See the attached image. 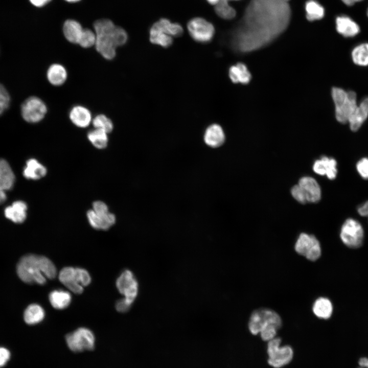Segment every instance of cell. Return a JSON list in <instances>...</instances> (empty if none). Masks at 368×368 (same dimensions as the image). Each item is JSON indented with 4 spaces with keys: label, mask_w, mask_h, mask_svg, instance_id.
<instances>
[{
    "label": "cell",
    "mask_w": 368,
    "mask_h": 368,
    "mask_svg": "<svg viewBox=\"0 0 368 368\" xmlns=\"http://www.w3.org/2000/svg\"><path fill=\"white\" fill-rule=\"evenodd\" d=\"M367 15L368 16V9H367Z\"/></svg>",
    "instance_id": "54"
},
{
    "label": "cell",
    "mask_w": 368,
    "mask_h": 368,
    "mask_svg": "<svg viewBox=\"0 0 368 368\" xmlns=\"http://www.w3.org/2000/svg\"><path fill=\"white\" fill-rule=\"evenodd\" d=\"M131 304L128 302L124 298L118 300L116 304V308L120 312H125L129 310Z\"/></svg>",
    "instance_id": "43"
},
{
    "label": "cell",
    "mask_w": 368,
    "mask_h": 368,
    "mask_svg": "<svg viewBox=\"0 0 368 368\" xmlns=\"http://www.w3.org/2000/svg\"><path fill=\"white\" fill-rule=\"evenodd\" d=\"M220 1V0H206L208 3L214 6L217 4Z\"/></svg>",
    "instance_id": "50"
},
{
    "label": "cell",
    "mask_w": 368,
    "mask_h": 368,
    "mask_svg": "<svg viewBox=\"0 0 368 368\" xmlns=\"http://www.w3.org/2000/svg\"><path fill=\"white\" fill-rule=\"evenodd\" d=\"M92 123L95 128L102 129L107 133L111 132L113 128L111 120L103 114L96 116L93 119Z\"/></svg>",
    "instance_id": "35"
},
{
    "label": "cell",
    "mask_w": 368,
    "mask_h": 368,
    "mask_svg": "<svg viewBox=\"0 0 368 368\" xmlns=\"http://www.w3.org/2000/svg\"><path fill=\"white\" fill-rule=\"evenodd\" d=\"M83 30L81 25L78 21L72 19L66 20L63 27L64 37L73 43L78 44Z\"/></svg>",
    "instance_id": "26"
},
{
    "label": "cell",
    "mask_w": 368,
    "mask_h": 368,
    "mask_svg": "<svg viewBox=\"0 0 368 368\" xmlns=\"http://www.w3.org/2000/svg\"><path fill=\"white\" fill-rule=\"evenodd\" d=\"M356 169L359 175L364 179H368V158L360 159L356 164Z\"/></svg>",
    "instance_id": "40"
},
{
    "label": "cell",
    "mask_w": 368,
    "mask_h": 368,
    "mask_svg": "<svg viewBox=\"0 0 368 368\" xmlns=\"http://www.w3.org/2000/svg\"><path fill=\"white\" fill-rule=\"evenodd\" d=\"M47 77L49 82L54 86H60L66 81L67 72L61 64L54 63L48 68Z\"/></svg>",
    "instance_id": "24"
},
{
    "label": "cell",
    "mask_w": 368,
    "mask_h": 368,
    "mask_svg": "<svg viewBox=\"0 0 368 368\" xmlns=\"http://www.w3.org/2000/svg\"><path fill=\"white\" fill-rule=\"evenodd\" d=\"M340 237L342 242L348 247L359 248L363 241V227L357 220L353 218L347 219L341 226Z\"/></svg>",
    "instance_id": "8"
},
{
    "label": "cell",
    "mask_w": 368,
    "mask_h": 368,
    "mask_svg": "<svg viewBox=\"0 0 368 368\" xmlns=\"http://www.w3.org/2000/svg\"><path fill=\"white\" fill-rule=\"evenodd\" d=\"M65 340L69 349L75 352L92 350L95 347L94 335L85 328H78L67 334Z\"/></svg>",
    "instance_id": "9"
},
{
    "label": "cell",
    "mask_w": 368,
    "mask_h": 368,
    "mask_svg": "<svg viewBox=\"0 0 368 368\" xmlns=\"http://www.w3.org/2000/svg\"><path fill=\"white\" fill-rule=\"evenodd\" d=\"M10 357L9 351L3 347H0V367L4 366L8 361Z\"/></svg>",
    "instance_id": "44"
},
{
    "label": "cell",
    "mask_w": 368,
    "mask_h": 368,
    "mask_svg": "<svg viewBox=\"0 0 368 368\" xmlns=\"http://www.w3.org/2000/svg\"><path fill=\"white\" fill-rule=\"evenodd\" d=\"M278 329L274 326H268L261 330L259 334L263 340L269 341L274 338Z\"/></svg>",
    "instance_id": "39"
},
{
    "label": "cell",
    "mask_w": 368,
    "mask_h": 368,
    "mask_svg": "<svg viewBox=\"0 0 368 368\" xmlns=\"http://www.w3.org/2000/svg\"><path fill=\"white\" fill-rule=\"evenodd\" d=\"M272 325L278 330L282 327L281 317L275 311L268 308H261L251 313L248 329L253 335L259 334L264 328Z\"/></svg>",
    "instance_id": "6"
},
{
    "label": "cell",
    "mask_w": 368,
    "mask_h": 368,
    "mask_svg": "<svg viewBox=\"0 0 368 368\" xmlns=\"http://www.w3.org/2000/svg\"><path fill=\"white\" fill-rule=\"evenodd\" d=\"M116 286L124 298L132 305L139 292L138 282L133 273L129 270H124L118 278Z\"/></svg>",
    "instance_id": "13"
},
{
    "label": "cell",
    "mask_w": 368,
    "mask_h": 368,
    "mask_svg": "<svg viewBox=\"0 0 368 368\" xmlns=\"http://www.w3.org/2000/svg\"><path fill=\"white\" fill-rule=\"evenodd\" d=\"M95 48L97 51L107 60L113 59L116 55V47L110 40L96 38Z\"/></svg>",
    "instance_id": "30"
},
{
    "label": "cell",
    "mask_w": 368,
    "mask_h": 368,
    "mask_svg": "<svg viewBox=\"0 0 368 368\" xmlns=\"http://www.w3.org/2000/svg\"><path fill=\"white\" fill-rule=\"evenodd\" d=\"M214 10L219 17L225 20L233 19L236 15L235 9L229 5L227 0H220L214 6Z\"/></svg>",
    "instance_id": "34"
},
{
    "label": "cell",
    "mask_w": 368,
    "mask_h": 368,
    "mask_svg": "<svg viewBox=\"0 0 368 368\" xmlns=\"http://www.w3.org/2000/svg\"><path fill=\"white\" fill-rule=\"evenodd\" d=\"M306 17L310 21L318 20L325 15L324 7L315 0H308L305 5Z\"/></svg>",
    "instance_id": "29"
},
{
    "label": "cell",
    "mask_w": 368,
    "mask_h": 368,
    "mask_svg": "<svg viewBox=\"0 0 368 368\" xmlns=\"http://www.w3.org/2000/svg\"><path fill=\"white\" fill-rule=\"evenodd\" d=\"M14 174L9 163L4 159H0V190L11 189L15 182Z\"/></svg>",
    "instance_id": "23"
},
{
    "label": "cell",
    "mask_w": 368,
    "mask_h": 368,
    "mask_svg": "<svg viewBox=\"0 0 368 368\" xmlns=\"http://www.w3.org/2000/svg\"><path fill=\"white\" fill-rule=\"evenodd\" d=\"M6 191L0 190V204L4 203L7 198Z\"/></svg>",
    "instance_id": "48"
},
{
    "label": "cell",
    "mask_w": 368,
    "mask_h": 368,
    "mask_svg": "<svg viewBox=\"0 0 368 368\" xmlns=\"http://www.w3.org/2000/svg\"><path fill=\"white\" fill-rule=\"evenodd\" d=\"M183 32V28L180 24L162 18L151 26L149 39L153 44L168 48L172 45L173 38L180 36Z\"/></svg>",
    "instance_id": "3"
},
{
    "label": "cell",
    "mask_w": 368,
    "mask_h": 368,
    "mask_svg": "<svg viewBox=\"0 0 368 368\" xmlns=\"http://www.w3.org/2000/svg\"><path fill=\"white\" fill-rule=\"evenodd\" d=\"M71 294L66 291L56 290L49 295V300L52 306L57 309H63L68 306L71 302Z\"/></svg>",
    "instance_id": "28"
},
{
    "label": "cell",
    "mask_w": 368,
    "mask_h": 368,
    "mask_svg": "<svg viewBox=\"0 0 368 368\" xmlns=\"http://www.w3.org/2000/svg\"><path fill=\"white\" fill-rule=\"evenodd\" d=\"M128 36L125 30L121 27L116 26L112 35L113 42L117 47L122 46L126 43Z\"/></svg>",
    "instance_id": "37"
},
{
    "label": "cell",
    "mask_w": 368,
    "mask_h": 368,
    "mask_svg": "<svg viewBox=\"0 0 368 368\" xmlns=\"http://www.w3.org/2000/svg\"><path fill=\"white\" fill-rule=\"evenodd\" d=\"M10 97L6 88L0 83V115L9 107Z\"/></svg>",
    "instance_id": "38"
},
{
    "label": "cell",
    "mask_w": 368,
    "mask_h": 368,
    "mask_svg": "<svg viewBox=\"0 0 368 368\" xmlns=\"http://www.w3.org/2000/svg\"><path fill=\"white\" fill-rule=\"evenodd\" d=\"M16 269L19 278L29 284H44L47 279H54L57 274L56 267L50 260L34 254L22 257Z\"/></svg>",
    "instance_id": "2"
},
{
    "label": "cell",
    "mask_w": 368,
    "mask_h": 368,
    "mask_svg": "<svg viewBox=\"0 0 368 368\" xmlns=\"http://www.w3.org/2000/svg\"><path fill=\"white\" fill-rule=\"evenodd\" d=\"M191 37L200 43H208L211 41L215 34L214 25L206 19L196 17L190 19L187 25Z\"/></svg>",
    "instance_id": "10"
},
{
    "label": "cell",
    "mask_w": 368,
    "mask_h": 368,
    "mask_svg": "<svg viewBox=\"0 0 368 368\" xmlns=\"http://www.w3.org/2000/svg\"><path fill=\"white\" fill-rule=\"evenodd\" d=\"M225 137L222 127L217 124L210 125L205 130L204 134L205 143L212 148L221 146L225 141Z\"/></svg>",
    "instance_id": "19"
},
{
    "label": "cell",
    "mask_w": 368,
    "mask_h": 368,
    "mask_svg": "<svg viewBox=\"0 0 368 368\" xmlns=\"http://www.w3.org/2000/svg\"><path fill=\"white\" fill-rule=\"evenodd\" d=\"M32 4L36 7H42L49 3L51 0H29Z\"/></svg>",
    "instance_id": "46"
},
{
    "label": "cell",
    "mask_w": 368,
    "mask_h": 368,
    "mask_svg": "<svg viewBox=\"0 0 368 368\" xmlns=\"http://www.w3.org/2000/svg\"><path fill=\"white\" fill-rule=\"evenodd\" d=\"M282 1H285V2H288V1L289 0H282Z\"/></svg>",
    "instance_id": "53"
},
{
    "label": "cell",
    "mask_w": 368,
    "mask_h": 368,
    "mask_svg": "<svg viewBox=\"0 0 368 368\" xmlns=\"http://www.w3.org/2000/svg\"><path fill=\"white\" fill-rule=\"evenodd\" d=\"M47 172L46 168L34 158L28 159L23 170L24 176L28 179L37 180L44 177Z\"/></svg>",
    "instance_id": "22"
},
{
    "label": "cell",
    "mask_w": 368,
    "mask_h": 368,
    "mask_svg": "<svg viewBox=\"0 0 368 368\" xmlns=\"http://www.w3.org/2000/svg\"><path fill=\"white\" fill-rule=\"evenodd\" d=\"M291 193L292 197L298 202L302 204L307 203L305 197L298 185H295L292 188Z\"/></svg>",
    "instance_id": "41"
},
{
    "label": "cell",
    "mask_w": 368,
    "mask_h": 368,
    "mask_svg": "<svg viewBox=\"0 0 368 368\" xmlns=\"http://www.w3.org/2000/svg\"><path fill=\"white\" fill-rule=\"evenodd\" d=\"M228 74L232 81L235 83L247 84L251 78L246 66L242 63H238L231 66Z\"/></svg>",
    "instance_id": "25"
},
{
    "label": "cell",
    "mask_w": 368,
    "mask_h": 368,
    "mask_svg": "<svg viewBox=\"0 0 368 368\" xmlns=\"http://www.w3.org/2000/svg\"><path fill=\"white\" fill-rule=\"evenodd\" d=\"M227 1H228V2H230V1H240V0H227Z\"/></svg>",
    "instance_id": "52"
},
{
    "label": "cell",
    "mask_w": 368,
    "mask_h": 368,
    "mask_svg": "<svg viewBox=\"0 0 368 368\" xmlns=\"http://www.w3.org/2000/svg\"><path fill=\"white\" fill-rule=\"evenodd\" d=\"M359 364L361 366H362L361 368H368V358H360L359 361Z\"/></svg>",
    "instance_id": "47"
},
{
    "label": "cell",
    "mask_w": 368,
    "mask_h": 368,
    "mask_svg": "<svg viewBox=\"0 0 368 368\" xmlns=\"http://www.w3.org/2000/svg\"><path fill=\"white\" fill-rule=\"evenodd\" d=\"M27 204L24 201L18 200L6 208L4 214L7 218L13 222L20 223L27 217Z\"/></svg>",
    "instance_id": "20"
},
{
    "label": "cell",
    "mask_w": 368,
    "mask_h": 368,
    "mask_svg": "<svg viewBox=\"0 0 368 368\" xmlns=\"http://www.w3.org/2000/svg\"><path fill=\"white\" fill-rule=\"evenodd\" d=\"M69 117L72 122L78 127H86L91 121L90 111L80 105L74 106L70 110Z\"/></svg>",
    "instance_id": "21"
},
{
    "label": "cell",
    "mask_w": 368,
    "mask_h": 368,
    "mask_svg": "<svg viewBox=\"0 0 368 368\" xmlns=\"http://www.w3.org/2000/svg\"><path fill=\"white\" fill-rule=\"evenodd\" d=\"M87 217L90 225L97 229L107 230L116 222L114 215L110 212L98 214L90 210L87 212Z\"/></svg>",
    "instance_id": "16"
},
{
    "label": "cell",
    "mask_w": 368,
    "mask_h": 368,
    "mask_svg": "<svg viewBox=\"0 0 368 368\" xmlns=\"http://www.w3.org/2000/svg\"><path fill=\"white\" fill-rule=\"evenodd\" d=\"M336 29L338 33L345 37H353L360 32L359 25L350 17L338 16L336 18Z\"/></svg>",
    "instance_id": "18"
},
{
    "label": "cell",
    "mask_w": 368,
    "mask_h": 368,
    "mask_svg": "<svg viewBox=\"0 0 368 368\" xmlns=\"http://www.w3.org/2000/svg\"><path fill=\"white\" fill-rule=\"evenodd\" d=\"M96 35L95 32L88 29H83L78 44L84 48H88L95 45Z\"/></svg>",
    "instance_id": "36"
},
{
    "label": "cell",
    "mask_w": 368,
    "mask_h": 368,
    "mask_svg": "<svg viewBox=\"0 0 368 368\" xmlns=\"http://www.w3.org/2000/svg\"><path fill=\"white\" fill-rule=\"evenodd\" d=\"M342 2L347 6H351L356 3L359 2L362 0H341Z\"/></svg>",
    "instance_id": "49"
},
{
    "label": "cell",
    "mask_w": 368,
    "mask_h": 368,
    "mask_svg": "<svg viewBox=\"0 0 368 368\" xmlns=\"http://www.w3.org/2000/svg\"><path fill=\"white\" fill-rule=\"evenodd\" d=\"M65 1H67L68 2H78L80 0H65Z\"/></svg>",
    "instance_id": "51"
},
{
    "label": "cell",
    "mask_w": 368,
    "mask_h": 368,
    "mask_svg": "<svg viewBox=\"0 0 368 368\" xmlns=\"http://www.w3.org/2000/svg\"><path fill=\"white\" fill-rule=\"evenodd\" d=\"M291 14L287 2L251 0L232 32V47L238 52L248 53L266 46L286 30Z\"/></svg>",
    "instance_id": "1"
},
{
    "label": "cell",
    "mask_w": 368,
    "mask_h": 368,
    "mask_svg": "<svg viewBox=\"0 0 368 368\" xmlns=\"http://www.w3.org/2000/svg\"><path fill=\"white\" fill-rule=\"evenodd\" d=\"M59 279L67 289L76 294L81 293L84 287L89 285L91 281L90 276L86 270L73 267L62 269L59 273Z\"/></svg>",
    "instance_id": "5"
},
{
    "label": "cell",
    "mask_w": 368,
    "mask_h": 368,
    "mask_svg": "<svg viewBox=\"0 0 368 368\" xmlns=\"http://www.w3.org/2000/svg\"><path fill=\"white\" fill-rule=\"evenodd\" d=\"M331 95L335 105L337 121L342 124L348 123L358 105L356 93L334 87L332 89Z\"/></svg>",
    "instance_id": "4"
},
{
    "label": "cell",
    "mask_w": 368,
    "mask_h": 368,
    "mask_svg": "<svg viewBox=\"0 0 368 368\" xmlns=\"http://www.w3.org/2000/svg\"><path fill=\"white\" fill-rule=\"evenodd\" d=\"M301 188L307 202H317L321 196L320 187L317 181L313 177L304 176L297 184Z\"/></svg>",
    "instance_id": "14"
},
{
    "label": "cell",
    "mask_w": 368,
    "mask_h": 368,
    "mask_svg": "<svg viewBox=\"0 0 368 368\" xmlns=\"http://www.w3.org/2000/svg\"><path fill=\"white\" fill-rule=\"evenodd\" d=\"M358 213L361 216H368V201L358 207Z\"/></svg>",
    "instance_id": "45"
},
{
    "label": "cell",
    "mask_w": 368,
    "mask_h": 368,
    "mask_svg": "<svg viewBox=\"0 0 368 368\" xmlns=\"http://www.w3.org/2000/svg\"><path fill=\"white\" fill-rule=\"evenodd\" d=\"M47 112L44 102L39 98L31 96L26 99L21 105V114L24 120L35 123L41 121Z\"/></svg>",
    "instance_id": "12"
},
{
    "label": "cell",
    "mask_w": 368,
    "mask_h": 368,
    "mask_svg": "<svg viewBox=\"0 0 368 368\" xmlns=\"http://www.w3.org/2000/svg\"><path fill=\"white\" fill-rule=\"evenodd\" d=\"M281 338L275 337L268 341V362L270 365L275 368H280L287 364L293 357L292 348L288 346L281 347Z\"/></svg>",
    "instance_id": "7"
},
{
    "label": "cell",
    "mask_w": 368,
    "mask_h": 368,
    "mask_svg": "<svg viewBox=\"0 0 368 368\" xmlns=\"http://www.w3.org/2000/svg\"><path fill=\"white\" fill-rule=\"evenodd\" d=\"M98 214H104L109 212L106 203L101 201H96L93 204V209Z\"/></svg>",
    "instance_id": "42"
},
{
    "label": "cell",
    "mask_w": 368,
    "mask_h": 368,
    "mask_svg": "<svg viewBox=\"0 0 368 368\" xmlns=\"http://www.w3.org/2000/svg\"><path fill=\"white\" fill-rule=\"evenodd\" d=\"M351 57L353 62L359 66L368 65V43H360L352 51Z\"/></svg>",
    "instance_id": "32"
},
{
    "label": "cell",
    "mask_w": 368,
    "mask_h": 368,
    "mask_svg": "<svg viewBox=\"0 0 368 368\" xmlns=\"http://www.w3.org/2000/svg\"><path fill=\"white\" fill-rule=\"evenodd\" d=\"M368 118V97L362 100L351 116L348 122L351 130L357 131Z\"/></svg>",
    "instance_id": "17"
},
{
    "label": "cell",
    "mask_w": 368,
    "mask_h": 368,
    "mask_svg": "<svg viewBox=\"0 0 368 368\" xmlns=\"http://www.w3.org/2000/svg\"><path fill=\"white\" fill-rule=\"evenodd\" d=\"M312 311L314 315L319 318L328 319L332 314V304L328 298L318 297L313 304Z\"/></svg>",
    "instance_id": "27"
},
{
    "label": "cell",
    "mask_w": 368,
    "mask_h": 368,
    "mask_svg": "<svg viewBox=\"0 0 368 368\" xmlns=\"http://www.w3.org/2000/svg\"><path fill=\"white\" fill-rule=\"evenodd\" d=\"M24 320L29 325H34L41 321L44 317V311L39 305H29L24 312Z\"/></svg>",
    "instance_id": "31"
},
{
    "label": "cell",
    "mask_w": 368,
    "mask_h": 368,
    "mask_svg": "<svg viewBox=\"0 0 368 368\" xmlns=\"http://www.w3.org/2000/svg\"><path fill=\"white\" fill-rule=\"evenodd\" d=\"M336 166L337 162L334 158L324 156L315 160L313 170L316 174L326 175L329 179L333 180L337 173Z\"/></svg>",
    "instance_id": "15"
},
{
    "label": "cell",
    "mask_w": 368,
    "mask_h": 368,
    "mask_svg": "<svg viewBox=\"0 0 368 368\" xmlns=\"http://www.w3.org/2000/svg\"><path fill=\"white\" fill-rule=\"evenodd\" d=\"M87 138L93 145L98 149L106 147L108 138L107 133L102 129L95 128L87 133Z\"/></svg>",
    "instance_id": "33"
},
{
    "label": "cell",
    "mask_w": 368,
    "mask_h": 368,
    "mask_svg": "<svg viewBox=\"0 0 368 368\" xmlns=\"http://www.w3.org/2000/svg\"><path fill=\"white\" fill-rule=\"evenodd\" d=\"M294 249L298 254L311 261L317 260L321 254L319 242L315 236L304 233L299 235L295 243Z\"/></svg>",
    "instance_id": "11"
}]
</instances>
